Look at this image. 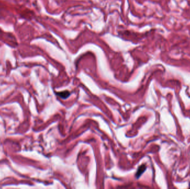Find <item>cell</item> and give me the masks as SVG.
Wrapping results in <instances>:
<instances>
[{
    "label": "cell",
    "instance_id": "2",
    "mask_svg": "<svg viewBox=\"0 0 190 189\" xmlns=\"http://www.w3.org/2000/svg\"><path fill=\"white\" fill-rule=\"evenodd\" d=\"M71 93L68 91H62V92H59V93H57L58 96H59L61 98L63 99H67V98L69 97L71 95Z\"/></svg>",
    "mask_w": 190,
    "mask_h": 189
},
{
    "label": "cell",
    "instance_id": "3",
    "mask_svg": "<svg viewBox=\"0 0 190 189\" xmlns=\"http://www.w3.org/2000/svg\"></svg>",
    "mask_w": 190,
    "mask_h": 189
},
{
    "label": "cell",
    "instance_id": "1",
    "mask_svg": "<svg viewBox=\"0 0 190 189\" xmlns=\"http://www.w3.org/2000/svg\"><path fill=\"white\" fill-rule=\"evenodd\" d=\"M146 170V166L144 164H143L142 165H141L139 167V169L137 170V173L136 174V177L137 179H139L141 176L142 175V174L144 173V172L145 171V170Z\"/></svg>",
    "mask_w": 190,
    "mask_h": 189
}]
</instances>
